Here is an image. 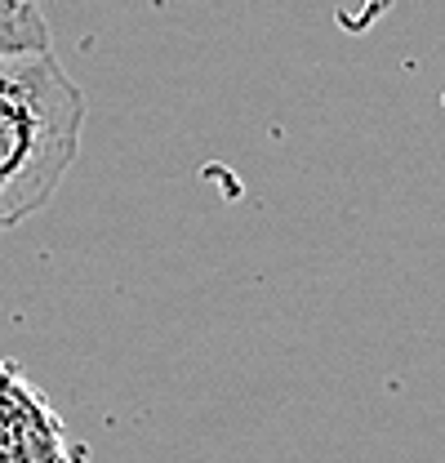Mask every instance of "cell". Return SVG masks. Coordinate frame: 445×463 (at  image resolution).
Returning <instances> with one entry per match:
<instances>
[{"mask_svg": "<svg viewBox=\"0 0 445 463\" xmlns=\"http://www.w3.org/2000/svg\"><path fill=\"white\" fill-rule=\"evenodd\" d=\"M85 134V94L54 50L0 54V232L41 214Z\"/></svg>", "mask_w": 445, "mask_h": 463, "instance_id": "1", "label": "cell"}, {"mask_svg": "<svg viewBox=\"0 0 445 463\" xmlns=\"http://www.w3.org/2000/svg\"><path fill=\"white\" fill-rule=\"evenodd\" d=\"M50 50V18L41 0H0V54Z\"/></svg>", "mask_w": 445, "mask_h": 463, "instance_id": "2", "label": "cell"}]
</instances>
